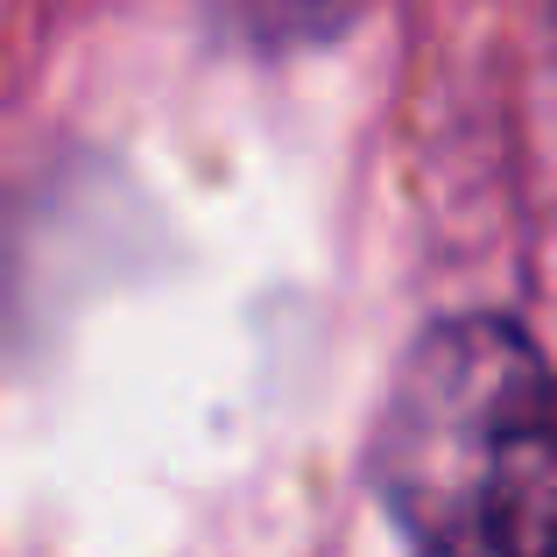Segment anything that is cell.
Segmentation results:
<instances>
[{"label":"cell","instance_id":"6da1fadb","mask_svg":"<svg viewBox=\"0 0 557 557\" xmlns=\"http://www.w3.org/2000/svg\"><path fill=\"white\" fill-rule=\"evenodd\" d=\"M374 480L431 550H557V374L544 354L502 318L437 325L395 374Z\"/></svg>","mask_w":557,"mask_h":557}]
</instances>
